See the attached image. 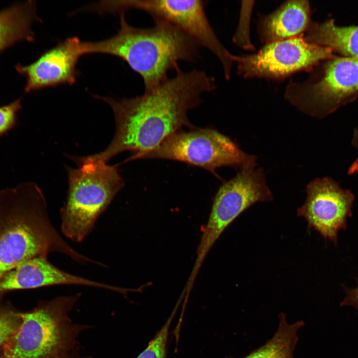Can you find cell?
Wrapping results in <instances>:
<instances>
[{
    "label": "cell",
    "instance_id": "d4e9b609",
    "mask_svg": "<svg viewBox=\"0 0 358 358\" xmlns=\"http://www.w3.org/2000/svg\"><path fill=\"white\" fill-rule=\"evenodd\" d=\"M62 358H70L68 357V356L67 355V356H65V357Z\"/></svg>",
    "mask_w": 358,
    "mask_h": 358
},
{
    "label": "cell",
    "instance_id": "5b68a950",
    "mask_svg": "<svg viewBox=\"0 0 358 358\" xmlns=\"http://www.w3.org/2000/svg\"><path fill=\"white\" fill-rule=\"evenodd\" d=\"M77 169L68 168L67 200L60 210L61 229L80 242L89 234L124 182L116 166L90 163L76 158Z\"/></svg>",
    "mask_w": 358,
    "mask_h": 358
},
{
    "label": "cell",
    "instance_id": "5bb4252c",
    "mask_svg": "<svg viewBox=\"0 0 358 358\" xmlns=\"http://www.w3.org/2000/svg\"><path fill=\"white\" fill-rule=\"evenodd\" d=\"M312 23L308 1L288 0L271 13L260 17L258 33L261 42L266 45L303 37Z\"/></svg>",
    "mask_w": 358,
    "mask_h": 358
},
{
    "label": "cell",
    "instance_id": "44dd1931",
    "mask_svg": "<svg viewBox=\"0 0 358 358\" xmlns=\"http://www.w3.org/2000/svg\"><path fill=\"white\" fill-rule=\"evenodd\" d=\"M21 108L20 99L0 106V135L11 129L15 125L17 114Z\"/></svg>",
    "mask_w": 358,
    "mask_h": 358
},
{
    "label": "cell",
    "instance_id": "ffe728a7",
    "mask_svg": "<svg viewBox=\"0 0 358 358\" xmlns=\"http://www.w3.org/2000/svg\"><path fill=\"white\" fill-rule=\"evenodd\" d=\"M20 322L18 313L0 309V348L14 334Z\"/></svg>",
    "mask_w": 358,
    "mask_h": 358
},
{
    "label": "cell",
    "instance_id": "3957f363",
    "mask_svg": "<svg viewBox=\"0 0 358 358\" xmlns=\"http://www.w3.org/2000/svg\"><path fill=\"white\" fill-rule=\"evenodd\" d=\"M149 28L130 25L120 13V28L106 39L86 42V54L118 57L142 78L145 91L153 90L169 77L168 72L179 68V62L194 63L199 58V46L175 25L154 20Z\"/></svg>",
    "mask_w": 358,
    "mask_h": 358
},
{
    "label": "cell",
    "instance_id": "d6986e66",
    "mask_svg": "<svg viewBox=\"0 0 358 358\" xmlns=\"http://www.w3.org/2000/svg\"><path fill=\"white\" fill-rule=\"evenodd\" d=\"M254 2V0L242 1L239 23L232 38L236 45L245 50L255 49L250 36V22Z\"/></svg>",
    "mask_w": 358,
    "mask_h": 358
},
{
    "label": "cell",
    "instance_id": "277c9868",
    "mask_svg": "<svg viewBox=\"0 0 358 358\" xmlns=\"http://www.w3.org/2000/svg\"><path fill=\"white\" fill-rule=\"evenodd\" d=\"M80 294L60 296L28 312L18 313L20 324L2 347L4 358H62L74 346L80 327L69 312Z\"/></svg>",
    "mask_w": 358,
    "mask_h": 358
},
{
    "label": "cell",
    "instance_id": "ac0fdd59",
    "mask_svg": "<svg viewBox=\"0 0 358 358\" xmlns=\"http://www.w3.org/2000/svg\"><path fill=\"white\" fill-rule=\"evenodd\" d=\"M180 303L178 301L164 325L149 342L146 348L137 358H167L169 329Z\"/></svg>",
    "mask_w": 358,
    "mask_h": 358
},
{
    "label": "cell",
    "instance_id": "8fae6325",
    "mask_svg": "<svg viewBox=\"0 0 358 358\" xmlns=\"http://www.w3.org/2000/svg\"><path fill=\"white\" fill-rule=\"evenodd\" d=\"M306 193L304 204L297 210V216L306 220L308 228L336 244L339 231L347 229V219L352 215L354 194L328 177L312 180L307 185Z\"/></svg>",
    "mask_w": 358,
    "mask_h": 358
},
{
    "label": "cell",
    "instance_id": "603a6c76",
    "mask_svg": "<svg viewBox=\"0 0 358 358\" xmlns=\"http://www.w3.org/2000/svg\"><path fill=\"white\" fill-rule=\"evenodd\" d=\"M358 173V158H357L351 165L348 171L349 175Z\"/></svg>",
    "mask_w": 358,
    "mask_h": 358
},
{
    "label": "cell",
    "instance_id": "e0dca14e",
    "mask_svg": "<svg viewBox=\"0 0 358 358\" xmlns=\"http://www.w3.org/2000/svg\"><path fill=\"white\" fill-rule=\"evenodd\" d=\"M278 321L277 329L273 336L264 345L241 358H293L298 340L297 334L304 323L300 320L289 323L283 313L279 314Z\"/></svg>",
    "mask_w": 358,
    "mask_h": 358
},
{
    "label": "cell",
    "instance_id": "9a60e30c",
    "mask_svg": "<svg viewBox=\"0 0 358 358\" xmlns=\"http://www.w3.org/2000/svg\"><path fill=\"white\" fill-rule=\"evenodd\" d=\"M303 38L307 42L330 48L344 56L358 57V26H338L333 19L312 23Z\"/></svg>",
    "mask_w": 358,
    "mask_h": 358
},
{
    "label": "cell",
    "instance_id": "4fadbf2b",
    "mask_svg": "<svg viewBox=\"0 0 358 358\" xmlns=\"http://www.w3.org/2000/svg\"><path fill=\"white\" fill-rule=\"evenodd\" d=\"M57 284L89 286L115 291L116 287L62 270L51 264L46 256L26 260L0 278V294L4 292Z\"/></svg>",
    "mask_w": 358,
    "mask_h": 358
},
{
    "label": "cell",
    "instance_id": "52a82bcc",
    "mask_svg": "<svg viewBox=\"0 0 358 358\" xmlns=\"http://www.w3.org/2000/svg\"><path fill=\"white\" fill-rule=\"evenodd\" d=\"M167 159L203 168L216 177V169L229 166L241 171L254 169L256 157L242 151L230 138L212 128L179 130L140 159Z\"/></svg>",
    "mask_w": 358,
    "mask_h": 358
},
{
    "label": "cell",
    "instance_id": "7a4b0ae2",
    "mask_svg": "<svg viewBox=\"0 0 358 358\" xmlns=\"http://www.w3.org/2000/svg\"><path fill=\"white\" fill-rule=\"evenodd\" d=\"M53 252L92 262L64 241L48 218L45 199L32 182L0 191V278L20 263Z\"/></svg>",
    "mask_w": 358,
    "mask_h": 358
},
{
    "label": "cell",
    "instance_id": "8992f818",
    "mask_svg": "<svg viewBox=\"0 0 358 358\" xmlns=\"http://www.w3.org/2000/svg\"><path fill=\"white\" fill-rule=\"evenodd\" d=\"M306 80L291 81L284 96L310 116L323 118L358 98V57L324 61Z\"/></svg>",
    "mask_w": 358,
    "mask_h": 358
},
{
    "label": "cell",
    "instance_id": "2e32d148",
    "mask_svg": "<svg viewBox=\"0 0 358 358\" xmlns=\"http://www.w3.org/2000/svg\"><path fill=\"white\" fill-rule=\"evenodd\" d=\"M36 4L28 1L0 11V53L22 40L32 41V23L36 19Z\"/></svg>",
    "mask_w": 358,
    "mask_h": 358
},
{
    "label": "cell",
    "instance_id": "7402d4cb",
    "mask_svg": "<svg viewBox=\"0 0 358 358\" xmlns=\"http://www.w3.org/2000/svg\"><path fill=\"white\" fill-rule=\"evenodd\" d=\"M346 296L340 303V306H352L358 310V285L355 288L344 287Z\"/></svg>",
    "mask_w": 358,
    "mask_h": 358
},
{
    "label": "cell",
    "instance_id": "ba28073f",
    "mask_svg": "<svg viewBox=\"0 0 358 358\" xmlns=\"http://www.w3.org/2000/svg\"><path fill=\"white\" fill-rule=\"evenodd\" d=\"M262 168L241 170L219 187L196 251L187 282L193 284L209 252L228 226L245 210L258 202L272 200Z\"/></svg>",
    "mask_w": 358,
    "mask_h": 358
},
{
    "label": "cell",
    "instance_id": "9c48e42d",
    "mask_svg": "<svg viewBox=\"0 0 358 358\" xmlns=\"http://www.w3.org/2000/svg\"><path fill=\"white\" fill-rule=\"evenodd\" d=\"M206 2L201 0H120L122 11L135 8L143 10L154 20L167 21L179 28L199 46L207 49L220 61L226 80L230 77L235 55L221 42L205 11Z\"/></svg>",
    "mask_w": 358,
    "mask_h": 358
},
{
    "label": "cell",
    "instance_id": "484cf974",
    "mask_svg": "<svg viewBox=\"0 0 358 358\" xmlns=\"http://www.w3.org/2000/svg\"><path fill=\"white\" fill-rule=\"evenodd\" d=\"M0 358H4L2 356L0 357Z\"/></svg>",
    "mask_w": 358,
    "mask_h": 358
},
{
    "label": "cell",
    "instance_id": "cb8c5ba5",
    "mask_svg": "<svg viewBox=\"0 0 358 358\" xmlns=\"http://www.w3.org/2000/svg\"><path fill=\"white\" fill-rule=\"evenodd\" d=\"M352 144L355 148L358 150V127L356 128L354 130Z\"/></svg>",
    "mask_w": 358,
    "mask_h": 358
},
{
    "label": "cell",
    "instance_id": "7c38bea8",
    "mask_svg": "<svg viewBox=\"0 0 358 358\" xmlns=\"http://www.w3.org/2000/svg\"><path fill=\"white\" fill-rule=\"evenodd\" d=\"M85 54V42L71 37L44 52L32 63L19 65L16 69L26 78L27 92L61 84L72 85L76 81L78 61Z\"/></svg>",
    "mask_w": 358,
    "mask_h": 358
},
{
    "label": "cell",
    "instance_id": "6da1fadb",
    "mask_svg": "<svg viewBox=\"0 0 358 358\" xmlns=\"http://www.w3.org/2000/svg\"><path fill=\"white\" fill-rule=\"evenodd\" d=\"M216 88L215 79L205 71L178 68L174 77L141 95L121 99L98 96L112 109L115 134L103 151L85 159L106 163L125 151L131 153L127 161L140 159L182 127H194L188 120V111L201 104L203 94Z\"/></svg>",
    "mask_w": 358,
    "mask_h": 358
},
{
    "label": "cell",
    "instance_id": "30bf717a",
    "mask_svg": "<svg viewBox=\"0 0 358 358\" xmlns=\"http://www.w3.org/2000/svg\"><path fill=\"white\" fill-rule=\"evenodd\" d=\"M327 47L310 43L302 37L265 45L257 53L235 56L237 73L244 78H285L302 71H311L322 61L336 57Z\"/></svg>",
    "mask_w": 358,
    "mask_h": 358
}]
</instances>
